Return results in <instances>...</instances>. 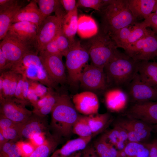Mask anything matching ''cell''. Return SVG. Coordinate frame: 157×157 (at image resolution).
<instances>
[{
  "label": "cell",
  "instance_id": "obj_29",
  "mask_svg": "<svg viewBox=\"0 0 157 157\" xmlns=\"http://www.w3.org/2000/svg\"><path fill=\"white\" fill-rule=\"evenodd\" d=\"M127 157H149V144L129 142L124 149Z\"/></svg>",
  "mask_w": 157,
  "mask_h": 157
},
{
  "label": "cell",
  "instance_id": "obj_31",
  "mask_svg": "<svg viewBox=\"0 0 157 157\" xmlns=\"http://www.w3.org/2000/svg\"><path fill=\"white\" fill-rule=\"evenodd\" d=\"M44 18L51 15L61 6L60 0H35Z\"/></svg>",
  "mask_w": 157,
  "mask_h": 157
},
{
  "label": "cell",
  "instance_id": "obj_19",
  "mask_svg": "<svg viewBox=\"0 0 157 157\" xmlns=\"http://www.w3.org/2000/svg\"><path fill=\"white\" fill-rule=\"evenodd\" d=\"M35 0L30 1L17 13L12 24L20 21H27L36 24L38 28L44 19Z\"/></svg>",
  "mask_w": 157,
  "mask_h": 157
},
{
  "label": "cell",
  "instance_id": "obj_11",
  "mask_svg": "<svg viewBox=\"0 0 157 157\" xmlns=\"http://www.w3.org/2000/svg\"><path fill=\"white\" fill-rule=\"evenodd\" d=\"M123 89L127 95L129 101L131 103L157 101V88L144 82L138 73Z\"/></svg>",
  "mask_w": 157,
  "mask_h": 157
},
{
  "label": "cell",
  "instance_id": "obj_48",
  "mask_svg": "<svg viewBox=\"0 0 157 157\" xmlns=\"http://www.w3.org/2000/svg\"><path fill=\"white\" fill-rule=\"evenodd\" d=\"M60 1L66 13L72 11L77 7V3L75 0H60Z\"/></svg>",
  "mask_w": 157,
  "mask_h": 157
},
{
  "label": "cell",
  "instance_id": "obj_26",
  "mask_svg": "<svg viewBox=\"0 0 157 157\" xmlns=\"http://www.w3.org/2000/svg\"><path fill=\"white\" fill-rule=\"evenodd\" d=\"M62 139L52 134L47 135L44 143L36 147L28 157H49L60 144Z\"/></svg>",
  "mask_w": 157,
  "mask_h": 157
},
{
  "label": "cell",
  "instance_id": "obj_30",
  "mask_svg": "<svg viewBox=\"0 0 157 157\" xmlns=\"http://www.w3.org/2000/svg\"><path fill=\"white\" fill-rule=\"evenodd\" d=\"M73 133L79 137H92V134L89 124L87 116L80 115L74 123L72 129Z\"/></svg>",
  "mask_w": 157,
  "mask_h": 157
},
{
  "label": "cell",
  "instance_id": "obj_57",
  "mask_svg": "<svg viewBox=\"0 0 157 157\" xmlns=\"http://www.w3.org/2000/svg\"><path fill=\"white\" fill-rule=\"evenodd\" d=\"M153 13H154L157 15V0L153 10Z\"/></svg>",
  "mask_w": 157,
  "mask_h": 157
},
{
  "label": "cell",
  "instance_id": "obj_14",
  "mask_svg": "<svg viewBox=\"0 0 157 157\" xmlns=\"http://www.w3.org/2000/svg\"><path fill=\"white\" fill-rule=\"evenodd\" d=\"M41 62L49 76L57 84H63L67 81L62 58L44 51L38 54Z\"/></svg>",
  "mask_w": 157,
  "mask_h": 157
},
{
  "label": "cell",
  "instance_id": "obj_50",
  "mask_svg": "<svg viewBox=\"0 0 157 157\" xmlns=\"http://www.w3.org/2000/svg\"><path fill=\"white\" fill-rule=\"evenodd\" d=\"M22 155L21 149L16 142H15L6 157H22Z\"/></svg>",
  "mask_w": 157,
  "mask_h": 157
},
{
  "label": "cell",
  "instance_id": "obj_9",
  "mask_svg": "<svg viewBox=\"0 0 157 157\" xmlns=\"http://www.w3.org/2000/svg\"><path fill=\"white\" fill-rule=\"evenodd\" d=\"M129 26L124 28L110 35L117 48L124 49L151 31L147 29L148 27L144 21L135 23L132 26Z\"/></svg>",
  "mask_w": 157,
  "mask_h": 157
},
{
  "label": "cell",
  "instance_id": "obj_38",
  "mask_svg": "<svg viewBox=\"0 0 157 157\" xmlns=\"http://www.w3.org/2000/svg\"><path fill=\"white\" fill-rule=\"evenodd\" d=\"M13 72L8 70L0 74L3 82V95L4 99L9 98V92L10 82Z\"/></svg>",
  "mask_w": 157,
  "mask_h": 157
},
{
  "label": "cell",
  "instance_id": "obj_51",
  "mask_svg": "<svg viewBox=\"0 0 157 157\" xmlns=\"http://www.w3.org/2000/svg\"><path fill=\"white\" fill-rule=\"evenodd\" d=\"M27 99L33 107L39 99L33 89L30 85L27 94Z\"/></svg>",
  "mask_w": 157,
  "mask_h": 157
},
{
  "label": "cell",
  "instance_id": "obj_55",
  "mask_svg": "<svg viewBox=\"0 0 157 157\" xmlns=\"http://www.w3.org/2000/svg\"><path fill=\"white\" fill-rule=\"evenodd\" d=\"M149 144V157H157V143L156 141Z\"/></svg>",
  "mask_w": 157,
  "mask_h": 157
},
{
  "label": "cell",
  "instance_id": "obj_15",
  "mask_svg": "<svg viewBox=\"0 0 157 157\" xmlns=\"http://www.w3.org/2000/svg\"><path fill=\"white\" fill-rule=\"evenodd\" d=\"M49 125L47 116L43 117L33 113L28 119L21 126L20 135L21 139L29 140L35 135L41 133L49 135Z\"/></svg>",
  "mask_w": 157,
  "mask_h": 157
},
{
  "label": "cell",
  "instance_id": "obj_56",
  "mask_svg": "<svg viewBox=\"0 0 157 157\" xmlns=\"http://www.w3.org/2000/svg\"><path fill=\"white\" fill-rule=\"evenodd\" d=\"M9 141L3 136L1 133L0 132V148Z\"/></svg>",
  "mask_w": 157,
  "mask_h": 157
},
{
  "label": "cell",
  "instance_id": "obj_37",
  "mask_svg": "<svg viewBox=\"0 0 157 157\" xmlns=\"http://www.w3.org/2000/svg\"><path fill=\"white\" fill-rule=\"evenodd\" d=\"M101 137L107 143L114 146L118 142L121 140L119 130L115 125L113 129L106 132Z\"/></svg>",
  "mask_w": 157,
  "mask_h": 157
},
{
  "label": "cell",
  "instance_id": "obj_6",
  "mask_svg": "<svg viewBox=\"0 0 157 157\" xmlns=\"http://www.w3.org/2000/svg\"><path fill=\"white\" fill-rule=\"evenodd\" d=\"M65 57L69 81L71 84L76 85L79 83L80 75L89 59L88 51L79 41L75 40L70 44Z\"/></svg>",
  "mask_w": 157,
  "mask_h": 157
},
{
  "label": "cell",
  "instance_id": "obj_28",
  "mask_svg": "<svg viewBox=\"0 0 157 157\" xmlns=\"http://www.w3.org/2000/svg\"><path fill=\"white\" fill-rule=\"evenodd\" d=\"M38 52H32L26 55L18 62L13 65L10 70L23 74L27 69L39 67L42 65Z\"/></svg>",
  "mask_w": 157,
  "mask_h": 157
},
{
  "label": "cell",
  "instance_id": "obj_46",
  "mask_svg": "<svg viewBox=\"0 0 157 157\" xmlns=\"http://www.w3.org/2000/svg\"><path fill=\"white\" fill-rule=\"evenodd\" d=\"M47 135L44 133L35 134L33 135L29 141L33 144L36 148L44 143L47 135Z\"/></svg>",
  "mask_w": 157,
  "mask_h": 157
},
{
  "label": "cell",
  "instance_id": "obj_4",
  "mask_svg": "<svg viewBox=\"0 0 157 157\" xmlns=\"http://www.w3.org/2000/svg\"><path fill=\"white\" fill-rule=\"evenodd\" d=\"M90 38L84 47L88 51L91 64L104 69L118 51L117 45L109 35L101 30Z\"/></svg>",
  "mask_w": 157,
  "mask_h": 157
},
{
  "label": "cell",
  "instance_id": "obj_24",
  "mask_svg": "<svg viewBox=\"0 0 157 157\" xmlns=\"http://www.w3.org/2000/svg\"><path fill=\"white\" fill-rule=\"evenodd\" d=\"M77 33L83 38H91L98 33L97 24L90 16L83 15L78 17Z\"/></svg>",
  "mask_w": 157,
  "mask_h": 157
},
{
  "label": "cell",
  "instance_id": "obj_53",
  "mask_svg": "<svg viewBox=\"0 0 157 157\" xmlns=\"http://www.w3.org/2000/svg\"><path fill=\"white\" fill-rule=\"evenodd\" d=\"M15 142L10 140L0 148V157H6L10 149L12 144Z\"/></svg>",
  "mask_w": 157,
  "mask_h": 157
},
{
  "label": "cell",
  "instance_id": "obj_32",
  "mask_svg": "<svg viewBox=\"0 0 157 157\" xmlns=\"http://www.w3.org/2000/svg\"><path fill=\"white\" fill-rule=\"evenodd\" d=\"M58 95L59 94L54 91L45 105L33 113L40 116H47L51 113L56 103Z\"/></svg>",
  "mask_w": 157,
  "mask_h": 157
},
{
  "label": "cell",
  "instance_id": "obj_10",
  "mask_svg": "<svg viewBox=\"0 0 157 157\" xmlns=\"http://www.w3.org/2000/svg\"><path fill=\"white\" fill-rule=\"evenodd\" d=\"M79 81L81 86L86 90L103 91L108 89L104 69L91 63L85 66Z\"/></svg>",
  "mask_w": 157,
  "mask_h": 157
},
{
  "label": "cell",
  "instance_id": "obj_2",
  "mask_svg": "<svg viewBox=\"0 0 157 157\" xmlns=\"http://www.w3.org/2000/svg\"><path fill=\"white\" fill-rule=\"evenodd\" d=\"M51 114L49 127L52 134L62 139L69 138L73 133V126L80 115L67 94H59Z\"/></svg>",
  "mask_w": 157,
  "mask_h": 157
},
{
  "label": "cell",
  "instance_id": "obj_12",
  "mask_svg": "<svg viewBox=\"0 0 157 157\" xmlns=\"http://www.w3.org/2000/svg\"><path fill=\"white\" fill-rule=\"evenodd\" d=\"M0 115L20 125L24 123L33 114L24 103L14 97L0 101Z\"/></svg>",
  "mask_w": 157,
  "mask_h": 157
},
{
  "label": "cell",
  "instance_id": "obj_36",
  "mask_svg": "<svg viewBox=\"0 0 157 157\" xmlns=\"http://www.w3.org/2000/svg\"><path fill=\"white\" fill-rule=\"evenodd\" d=\"M105 0H79L76 3V6L93 9L99 12L105 5Z\"/></svg>",
  "mask_w": 157,
  "mask_h": 157
},
{
  "label": "cell",
  "instance_id": "obj_39",
  "mask_svg": "<svg viewBox=\"0 0 157 157\" xmlns=\"http://www.w3.org/2000/svg\"><path fill=\"white\" fill-rule=\"evenodd\" d=\"M29 81L30 85L33 89L39 99L44 97L48 92L49 88L38 81L30 80Z\"/></svg>",
  "mask_w": 157,
  "mask_h": 157
},
{
  "label": "cell",
  "instance_id": "obj_44",
  "mask_svg": "<svg viewBox=\"0 0 157 157\" xmlns=\"http://www.w3.org/2000/svg\"><path fill=\"white\" fill-rule=\"evenodd\" d=\"M12 71V70H11ZM10 87L9 98L14 97V94L18 84L20 74L13 71Z\"/></svg>",
  "mask_w": 157,
  "mask_h": 157
},
{
  "label": "cell",
  "instance_id": "obj_18",
  "mask_svg": "<svg viewBox=\"0 0 157 157\" xmlns=\"http://www.w3.org/2000/svg\"><path fill=\"white\" fill-rule=\"evenodd\" d=\"M38 28L37 26L33 23L20 21L12 24L7 33L24 41H37Z\"/></svg>",
  "mask_w": 157,
  "mask_h": 157
},
{
  "label": "cell",
  "instance_id": "obj_20",
  "mask_svg": "<svg viewBox=\"0 0 157 157\" xmlns=\"http://www.w3.org/2000/svg\"><path fill=\"white\" fill-rule=\"evenodd\" d=\"M92 138V136L79 137L69 140L61 148L55 150L50 157H72L84 149Z\"/></svg>",
  "mask_w": 157,
  "mask_h": 157
},
{
  "label": "cell",
  "instance_id": "obj_45",
  "mask_svg": "<svg viewBox=\"0 0 157 157\" xmlns=\"http://www.w3.org/2000/svg\"><path fill=\"white\" fill-rule=\"evenodd\" d=\"M54 91L53 89L49 88L47 93L42 98L39 99L35 105L33 107L32 112L35 111L44 106Z\"/></svg>",
  "mask_w": 157,
  "mask_h": 157
},
{
  "label": "cell",
  "instance_id": "obj_27",
  "mask_svg": "<svg viewBox=\"0 0 157 157\" xmlns=\"http://www.w3.org/2000/svg\"><path fill=\"white\" fill-rule=\"evenodd\" d=\"M87 116L93 137L103 131L112 121V118L108 113Z\"/></svg>",
  "mask_w": 157,
  "mask_h": 157
},
{
  "label": "cell",
  "instance_id": "obj_1",
  "mask_svg": "<svg viewBox=\"0 0 157 157\" xmlns=\"http://www.w3.org/2000/svg\"><path fill=\"white\" fill-rule=\"evenodd\" d=\"M139 62L118 50L104 68L108 88L126 87L138 73Z\"/></svg>",
  "mask_w": 157,
  "mask_h": 157
},
{
  "label": "cell",
  "instance_id": "obj_8",
  "mask_svg": "<svg viewBox=\"0 0 157 157\" xmlns=\"http://www.w3.org/2000/svg\"><path fill=\"white\" fill-rule=\"evenodd\" d=\"M65 14L63 13H56L55 15L48 16L42 22L38 28L36 36L39 53L55 38L62 27V20Z\"/></svg>",
  "mask_w": 157,
  "mask_h": 157
},
{
  "label": "cell",
  "instance_id": "obj_13",
  "mask_svg": "<svg viewBox=\"0 0 157 157\" xmlns=\"http://www.w3.org/2000/svg\"><path fill=\"white\" fill-rule=\"evenodd\" d=\"M129 118L140 120L151 125L157 124V101H146L134 103L124 113Z\"/></svg>",
  "mask_w": 157,
  "mask_h": 157
},
{
  "label": "cell",
  "instance_id": "obj_42",
  "mask_svg": "<svg viewBox=\"0 0 157 157\" xmlns=\"http://www.w3.org/2000/svg\"><path fill=\"white\" fill-rule=\"evenodd\" d=\"M23 78L20 74L18 84L15 92L14 97L18 100L24 103L26 105L30 104L26 101L24 98L23 90Z\"/></svg>",
  "mask_w": 157,
  "mask_h": 157
},
{
  "label": "cell",
  "instance_id": "obj_35",
  "mask_svg": "<svg viewBox=\"0 0 157 157\" xmlns=\"http://www.w3.org/2000/svg\"><path fill=\"white\" fill-rule=\"evenodd\" d=\"M93 146L98 157H110L108 144L101 136L94 142Z\"/></svg>",
  "mask_w": 157,
  "mask_h": 157
},
{
  "label": "cell",
  "instance_id": "obj_59",
  "mask_svg": "<svg viewBox=\"0 0 157 157\" xmlns=\"http://www.w3.org/2000/svg\"><path fill=\"white\" fill-rule=\"evenodd\" d=\"M156 142H157V141H156Z\"/></svg>",
  "mask_w": 157,
  "mask_h": 157
},
{
  "label": "cell",
  "instance_id": "obj_22",
  "mask_svg": "<svg viewBox=\"0 0 157 157\" xmlns=\"http://www.w3.org/2000/svg\"><path fill=\"white\" fill-rule=\"evenodd\" d=\"M138 73L144 82L157 88V62L139 61Z\"/></svg>",
  "mask_w": 157,
  "mask_h": 157
},
{
  "label": "cell",
  "instance_id": "obj_54",
  "mask_svg": "<svg viewBox=\"0 0 157 157\" xmlns=\"http://www.w3.org/2000/svg\"><path fill=\"white\" fill-rule=\"evenodd\" d=\"M7 62L1 49H0V74L7 70Z\"/></svg>",
  "mask_w": 157,
  "mask_h": 157
},
{
  "label": "cell",
  "instance_id": "obj_3",
  "mask_svg": "<svg viewBox=\"0 0 157 157\" xmlns=\"http://www.w3.org/2000/svg\"><path fill=\"white\" fill-rule=\"evenodd\" d=\"M100 13L101 30L109 36L130 26L137 19L130 10L127 0H108Z\"/></svg>",
  "mask_w": 157,
  "mask_h": 157
},
{
  "label": "cell",
  "instance_id": "obj_33",
  "mask_svg": "<svg viewBox=\"0 0 157 157\" xmlns=\"http://www.w3.org/2000/svg\"><path fill=\"white\" fill-rule=\"evenodd\" d=\"M37 76V81L48 88L53 89L57 88L58 84L55 82L49 76L42 65L38 68Z\"/></svg>",
  "mask_w": 157,
  "mask_h": 157
},
{
  "label": "cell",
  "instance_id": "obj_47",
  "mask_svg": "<svg viewBox=\"0 0 157 157\" xmlns=\"http://www.w3.org/2000/svg\"><path fill=\"white\" fill-rule=\"evenodd\" d=\"M147 27H151L154 30L155 33H157V15L152 13L144 21Z\"/></svg>",
  "mask_w": 157,
  "mask_h": 157
},
{
  "label": "cell",
  "instance_id": "obj_58",
  "mask_svg": "<svg viewBox=\"0 0 157 157\" xmlns=\"http://www.w3.org/2000/svg\"><path fill=\"white\" fill-rule=\"evenodd\" d=\"M154 128H155L156 130L157 131V124H156L154 126Z\"/></svg>",
  "mask_w": 157,
  "mask_h": 157
},
{
  "label": "cell",
  "instance_id": "obj_41",
  "mask_svg": "<svg viewBox=\"0 0 157 157\" xmlns=\"http://www.w3.org/2000/svg\"><path fill=\"white\" fill-rule=\"evenodd\" d=\"M42 51L57 56L62 58L63 56L58 48L55 38L48 43Z\"/></svg>",
  "mask_w": 157,
  "mask_h": 157
},
{
  "label": "cell",
  "instance_id": "obj_25",
  "mask_svg": "<svg viewBox=\"0 0 157 157\" xmlns=\"http://www.w3.org/2000/svg\"><path fill=\"white\" fill-rule=\"evenodd\" d=\"M77 7L66 13L62 21V29L65 35L69 40L70 44L76 40L75 36L78 27Z\"/></svg>",
  "mask_w": 157,
  "mask_h": 157
},
{
  "label": "cell",
  "instance_id": "obj_23",
  "mask_svg": "<svg viewBox=\"0 0 157 157\" xmlns=\"http://www.w3.org/2000/svg\"><path fill=\"white\" fill-rule=\"evenodd\" d=\"M24 1L16 6L0 10V40L5 37L12 21L19 10L25 6Z\"/></svg>",
  "mask_w": 157,
  "mask_h": 157
},
{
  "label": "cell",
  "instance_id": "obj_40",
  "mask_svg": "<svg viewBox=\"0 0 157 157\" xmlns=\"http://www.w3.org/2000/svg\"><path fill=\"white\" fill-rule=\"evenodd\" d=\"M17 144L21 149L22 152V157H28L33 151L35 147L29 141H23L20 140Z\"/></svg>",
  "mask_w": 157,
  "mask_h": 157
},
{
  "label": "cell",
  "instance_id": "obj_49",
  "mask_svg": "<svg viewBox=\"0 0 157 157\" xmlns=\"http://www.w3.org/2000/svg\"><path fill=\"white\" fill-rule=\"evenodd\" d=\"M24 0H0V10L16 6Z\"/></svg>",
  "mask_w": 157,
  "mask_h": 157
},
{
  "label": "cell",
  "instance_id": "obj_43",
  "mask_svg": "<svg viewBox=\"0 0 157 157\" xmlns=\"http://www.w3.org/2000/svg\"><path fill=\"white\" fill-rule=\"evenodd\" d=\"M72 157H98L93 145H88L83 150L78 152Z\"/></svg>",
  "mask_w": 157,
  "mask_h": 157
},
{
  "label": "cell",
  "instance_id": "obj_21",
  "mask_svg": "<svg viewBox=\"0 0 157 157\" xmlns=\"http://www.w3.org/2000/svg\"><path fill=\"white\" fill-rule=\"evenodd\" d=\"M157 0H127L129 8L136 19L142 18L144 19L152 13Z\"/></svg>",
  "mask_w": 157,
  "mask_h": 157
},
{
  "label": "cell",
  "instance_id": "obj_17",
  "mask_svg": "<svg viewBox=\"0 0 157 157\" xmlns=\"http://www.w3.org/2000/svg\"><path fill=\"white\" fill-rule=\"evenodd\" d=\"M104 99L107 108L113 112L123 111L126 108L129 102L124 90L119 88H108L106 90Z\"/></svg>",
  "mask_w": 157,
  "mask_h": 157
},
{
  "label": "cell",
  "instance_id": "obj_7",
  "mask_svg": "<svg viewBox=\"0 0 157 157\" xmlns=\"http://www.w3.org/2000/svg\"><path fill=\"white\" fill-rule=\"evenodd\" d=\"M155 33L151 31L124 49L125 53L138 61H149L157 57V36Z\"/></svg>",
  "mask_w": 157,
  "mask_h": 157
},
{
  "label": "cell",
  "instance_id": "obj_52",
  "mask_svg": "<svg viewBox=\"0 0 157 157\" xmlns=\"http://www.w3.org/2000/svg\"><path fill=\"white\" fill-rule=\"evenodd\" d=\"M22 75L23 78L22 90L23 96L25 100L30 103L27 98V94L30 87L29 81L25 75Z\"/></svg>",
  "mask_w": 157,
  "mask_h": 157
},
{
  "label": "cell",
  "instance_id": "obj_16",
  "mask_svg": "<svg viewBox=\"0 0 157 157\" xmlns=\"http://www.w3.org/2000/svg\"><path fill=\"white\" fill-rule=\"evenodd\" d=\"M72 101L77 111L87 116L98 113L99 107L97 95L90 91L77 93L73 96Z\"/></svg>",
  "mask_w": 157,
  "mask_h": 157
},
{
  "label": "cell",
  "instance_id": "obj_5",
  "mask_svg": "<svg viewBox=\"0 0 157 157\" xmlns=\"http://www.w3.org/2000/svg\"><path fill=\"white\" fill-rule=\"evenodd\" d=\"M0 49L7 60V70L27 53H39L37 41H24L8 33L1 42Z\"/></svg>",
  "mask_w": 157,
  "mask_h": 157
},
{
  "label": "cell",
  "instance_id": "obj_34",
  "mask_svg": "<svg viewBox=\"0 0 157 157\" xmlns=\"http://www.w3.org/2000/svg\"><path fill=\"white\" fill-rule=\"evenodd\" d=\"M55 39L60 51L63 56H65L69 49L70 43L64 34L62 27L58 31Z\"/></svg>",
  "mask_w": 157,
  "mask_h": 157
}]
</instances>
